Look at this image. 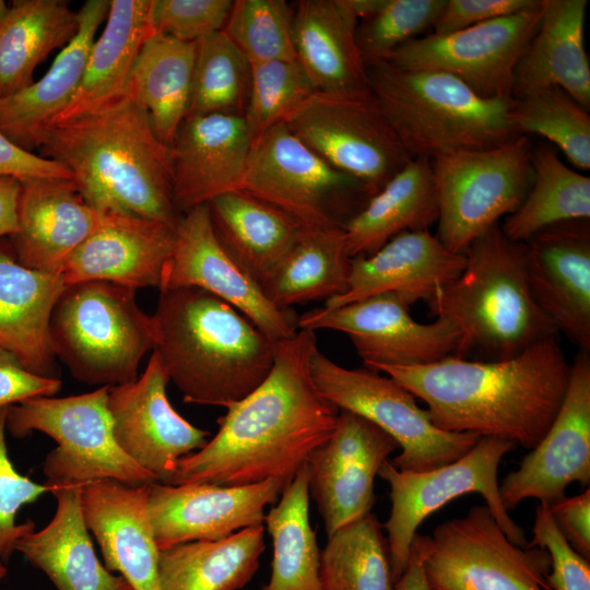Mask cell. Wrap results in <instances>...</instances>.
Segmentation results:
<instances>
[{
    "mask_svg": "<svg viewBox=\"0 0 590 590\" xmlns=\"http://www.w3.org/2000/svg\"><path fill=\"white\" fill-rule=\"evenodd\" d=\"M574 482H590V353L579 351L562 405L541 441L499 484L509 511L527 499L552 504Z\"/></svg>",
    "mask_w": 590,
    "mask_h": 590,
    "instance_id": "19",
    "label": "cell"
},
{
    "mask_svg": "<svg viewBox=\"0 0 590 590\" xmlns=\"http://www.w3.org/2000/svg\"><path fill=\"white\" fill-rule=\"evenodd\" d=\"M570 365L556 335L506 359L449 356L380 371L422 400L437 428L502 438L531 450L562 405Z\"/></svg>",
    "mask_w": 590,
    "mask_h": 590,
    "instance_id": "2",
    "label": "cell"
},
{
    "mask_svg": "<svg viewBox=\"0 0 590 590\" xmlns=\"http://www.w3.org/2000/svg\"><path fill=\"white\" fill-rule=\"evenodd\" d=\"M464 266L465 255L450 251L429 231L403 232L376 252L352 258L346 292L324 302L323 307L335 308L382 293L397 294L410 305L427 302L457 279Z\"/></svg>",
    "mask_w": 590,
    "mask_h": 590,
    "instance_id": "26",
    "label": "cell"
},
{
    "mask_svg": "<svg viewBox=\"0 0 590 590\" xmlns=\"http://www.w3.org/2000/svg\"><path fill=\"white\" fill-rule=\"evenodd\" d=\"M307 462L266 515L272 539L270 580L261 590H326L320 576V550L309 521Z\"/></svg>",
    "mask_w": 590,
    "mask_h": 590,
    "instance_id": "40",
    "label": "cell"
},
{
    "mask_svg": "<svg viewBox=\"0 0 590 590\" xmlns=\"http://www.w3.org/2000/svg\"><path fill=\"white\" fill-rule=\"evenodd\" d=\"M411 548L430 590H552L547 551L512 543L486 505L416 533Z\"/></svg>",
    "mask_w": 590,
    "mask_h": 590,
    "instance_id": "9",
    "label": "cell"
},
{
    "mask_svg": "<svg viewBox=\"0 0 590 590\" xmlns=\"http://www.w3.org/2000/svg\"><path fill=\"white\" fill-rule=\"evenodd\" d=\"M552 517L567 543L590 560V489L548 504Z\"/></svg>",
    "mask_w": 590,
    "mask_h": 590,
    "instance_id": "53",
    "label": "cell"
},
{
    "mask_svg": "<svg viewBox=\"0 0 590 590\" xmlns=\"http://www.w3.org/2000/svg\"><path fill=\"white\" fill-rule=\"evenodd\" d=\"M542 16V0L523 11L446 34L429 33L396 49L385 62L448 73L485 98H509L516 68Z\"/></svg>",
    "mask_w": 590,
    "mask_h": 590,
    "instance_id": "15",
    "label": "cell"
},
{
    "mask_svg": "<svg viewBox=\"0 0 590 590\" xmlns=\"http://www.w3.org/2000/svg\"><path fill=\"white\" fill-rule=\"evenodd\" d=\"M343 227L303 226L296 241L260 283L267 298L288 309L343 295L351 270Z\"/></svg>",
    "mask_w": 590,
    "mask_h": 590,
    "instance_id": "37",
    "label": "cell"
},
{
    "mask_svg": "<svg viewBox=\"0 0 590 590\" xmlns=\"http://www.w3.org/2000/svg\"><path fill=\"white\" fill-rule=\"evenodd\" d=\"M410 306L397 294H377L335 308H312L298 315V329L345 333L366 368L377 371L456 356L457 328L440 318L421 323L410 315Z\"/></svg>",
    "mask_w": 590,
    "mask_h": 590,
    "instance_id": "16",
    "label": "cell"
},
{
    "mask_svg": "<svg viewBox=\"0 0 590 590\" xmlns=\"http://www.w3.org/2000/svg\"><path fill=\"white\" fill-rule=\"evenodd\" d=\"M197 43L151 33L133 63L128 94L169 146L189 111Z\"/></svg>",
    "mask_w": 590,
    "mask_h": 590,
    "instance_id": "36",
    "label": "cell"
},
{
    "mask_svg": "<svg viewBox=\"0 0 590 590\" xmlns=\"http://www.w3.org/2000/svg\"><path fill=\"white\" fill-rule=\"evenodd\" d=\"M150 484L130 486L98 481L82 487L81 505L88 530L104 557L133 590H161L160 548L148 512Z\"/></svg>",
    "mask_w": 590,
    "mask_h": 590,
    "instance_id": "25",
    "label": "cell"
},
{
    "mask_svg": "<svg viewBox=\"0 0 590 590\" xmlns=\"http://www.w3.org/2000/svg\"><path fill=\"white\" fill-rule=\"evenodd\" d=\"M528 135L494 148L460 151L432 161L438 199V239L450 251L470 245L515 212L532 180Z\"/></svg>",
    "mask_w": 590,
    "mask_h": 590,
    "instance_id": "10",
    "label": "cell"
},
{
    "mask_svg": "<svg viewBox=\"0 0 590 590\" xmlns=\"http://www.w3.org/2000/svg\"><path fill=\"white\" fill-rule=\"evenodd\" d=\"M367 74L371 94L412 158L489 149L520 135L511 120L512 97L485 98L448 73L387 62L368 67Z\"/></svg>",
    "mask_w": 590,
    "mask_h": 590,
    "instance_id": "6",
    "label": "cell"
},
{
    "mask_svg": "<svg viewBox=\"0 0 590 590\" xmlns=\"http://www.w3.org/2000/svg\"><path fill=\"white\" fill-rule=\"evenodd\" d=\"M189 286L226 302L275 343L298 331V315L292 308L272 304L260 284L224 249L215 235L208 204L181 214L158 290Z\"/></svg>",
    "mask_w": 590,
    "mask_h": 590,
    "instance_id": "17",
    "label": "cell"
},
{
    "mask_svg": "<svg viewBox=\"0 0 590 590\" xmlns=\"http://www.w3.org/2000/svg\"><path fill=\"white\" fill-rule=\"evenodd\" d=\"M50 342L79 381L114 387L138 378L143 356L154 350L152 316L135 290L104 281L70 284L50 318Z\"/></svg>",
    "mask_w": 590,
    "mask_h": 590,
    "instance_id": "7",
    "label": "cell"
},
{
    "mask_svg": "<svg viewBox=\"0 0 590 590\" xmlns=\"http://www.w3.org/2000/svg\"><path fill=\"white\" fill-rule=\"evenodd\" d=\"M154 352L188 403L228 409L270 374L276 343L247 317L198 287L160 291Z\"/></svg>",
    "mask_w": 590,
    "mask_h": 590,
    "instance_id": "4",
    "label": "cell"
},
{
    "mask_svg": "<svg viewBox=\"0 0 590 590\" xmlns=\"http://www.w3.org/2000/svg\"><path fill=\"white\" fill-rule=\"evenodd\" d=\"M511 120L520 135L539 134L577 168H590L589 110L562 88L551 86L514 98Z\"/></svg>",
    "mask_w": 590,
    "mask_h": 590,
    "instance_id": "43",
    "label": "cell"
},
{
    "mask_svg": "<svg viewBox=\"0 0 590 590\" xmlns=\"http://www.w3.org/2000/svg\"><path fill=\"white\" fill-rule=\"evenodd\" d=\"M286 486L278 479L239 486L151 483L148 512L157 547L215 541L263 524L266 507Z\"/></svg>",
    "mask_w": 590,
    "mask_h": 590,
    "instance_id": "21",
    "label": "cell"
},
{
    "mask_svg": "<svg viewBox=\"0 0 590 590\" xmlns=\"http://www.w3.org/2000/svg\"><path fill=\"white\" fill-rule=\"evenodd\" d=\"M38 148L70 172L98 214L177 225L181 214L173 199L169 148L128 93L94 113L49 127Z\"/></svg>",
    "mask_w": 590,
    "mask_h": 590,
    "instance_id": "3",
    "label": "cell"
},
{
    "mask_svg": "<svg viewBox=\"0 0 590 590\" xmlns=\"http://www.w3.org/2000/svg\"><path fill=\"white\" fill-rule=\"evenodd\" d=\"M169 378L153 351L143 374L109 387L107 409L121 450L162 483L176 462L199 449L210 433L185 420L166 394Z\"/></svg>",
    "mask_w": 590,
    "mask_h": 590,
    "instance_id": "20",
    "label": "cell"
},
{
    "mask_svg": "<svg viewBox=\"0 0 590 590\" xmlns=\"http://www.w3.org/2000/svg\"><path fill=\"white\" fill-rule=\"evenodd\" d=\"M0 178L19 181L35 178L71 179V174L60 163L20 148L0 131Z\"/></svg>",
    "mask_w": 590,
    "mask_h": 590,
    "instance_id": "54",
    "label": "cell"
},
{
    "mask_svg": "<svg viewBox=\"0 0 590 590\" xmlns=\"http://www.w3.org/2000/svg\"><path fill=\"white\" fill-rule=\"evenodd\" d=\"M7 574H8V569L4 563L0 562V581L7 576Z\"/></svg>",
    "mask_w": 590,
    "mask_h": 590,
    "instance_id": "57",
    "label": "cell"
},
{
    "mask_svg": "<svg viewBox=\"0 0 590 590\" xmlns=\"http://www.w3.org/2000/svg\"><path fill=\"white\" fill-rule=\"evenodd\" d=\"M284 123L326 162L358 180L370 197L412 160L370 88L351 94L315 91Z\"/></svg>",
    "mask_w": 590,
    "mask_h": 590,
    "instance_id": "14",
    "label": "cell"
},
{
    "mask_svg": "<svg viewBox=\"0 0 590 590\" xmlns=\"http://www.w3.org/2000/svg\"><path fill=\"white\" fill-rule=\"evenodd\" d=\"M79 28V14L64 0H16L0 20V97L28 85L36 67Z\"/></svg>",
    "mask_w": 590,
    "mask_h": 590,
    "instance_id": "39",
    "label": "cell"
},
{
    "mask_svg": "<svg viewBox=\"0 0 590 590\" xmlns=\"http://www.w3.org/2000/svg\"><path fill=\"white\" fill-rule=\"evenodd\" d=\"M460 275L426 302L430 312L460 333L457 357H514L558 331L535 303L526 274L524 244L496 224L465 251Z\"/></svg>",
    "mask_w": 590,
    "mask_h": 590,
    "instance_id": "5",
    "label": "cell"
},
{
    "mask_svg": "<svg viewBox=\"0 0 590 590\" xmlns=\"http://www.w3.org/2000/svg\"><path fill=\"white\" fill-rule=\"evenodd\" d=\"M109 387L63 398L39 397L8 408L7 430L15 438L34 432L58 446L45 458L43 472L52 487L116 481L130 486L157 482L118 446L107 409Z\"/></svg>",
    "mask_w": 590,
    "mask_h": 590,
    "instance_id": "8",
    "label": "cell"
},
{
    "mask_svg": "<svg viewBox=\"0 0 590 590\" xmlns=\"http://www.w3.org/2000/svg\"><path fill=\"white\" fill-rule=\"evenodd\" d=\"M512 441L481 437L455 461L428 470H399L387 460L378 476L390 487L391 509L382 528L387 531L394 583L408 567L413 538L422 522L450 500L469 493L485 499L498 526L519 546L528 544L523 530L509 516L499 495L498 468L515 448Z\"/></svg>",
    "mask_w": 590,
    "mask_h": 590,
    "instance_id": "11",
    "label": "cell"
},
{
    "mask_svg": "<svg viewBox=\"0 0 590 590\" xmlns=\"http://www.w3.org/2000/svg\"><path fill=\"white\" fill-rule=\"evenodd\" d=\"M539 0H446L433 33L446 34L515 14Z\"/></svg>",
    "mask_w": 590,
    "mask_h": 590,
    "instance_id": "51",
    "label": "cell"
},
{
    "mask_svg": "<svg viewBox=\"0 0 590 590\" xmlns=\"http://www.w3.org/2000/svg\"><path fill=\"white\" fill-rule=\"evenodd\" d=\"M239 190L287 213L303 226L343 227L370 198L285 123L253 139Z\"/></svg>",
    "mask_w": 590,
    "mask_h": 590,
    "instance_id": "12",
    "label": "cell"
},
{
    "mask_svg": "<svg viewBox=\"0 0 590 590\" xmlns=\"http://www.w3.org/2000/svg\"><path fill=\"white\" fill-rule=\"evenodd\" d=\"M150 4L151 0H110L105 27L90 50L78 88L49 127L94 113L128 93L135 58L153 33Z\"/></svg>",
    "mask_w": 590,
    "mask_h": 590,
    "instance_id": "33",
    "label": "cell"
},
{
    "mask_svg": "<svg viewBox=\"0 0 590 590\" xmlns=\"http://www.w3.org/2000/svg\"><path fill=\"white\" fill-rule=\"evenodd\" d=\"M264 550L263 524L161 550V590H240L259 569Z\"/></svg>",
    "mask_w": 590,
    "mask_h": 590,
    "instance_id": "38",
    "label": "cell"
},
{
    "mask_svg": "<svg viewBox=\"0 0 590 590\" xmlns=\"http://www.w3.org/2000/svg\"><path fill=\"white\" fill-rule=\"evenodd\" d=\"M357 46L366 68L385 62L400 46L433 30L446 0H352Z\"/></svg>",
    "mask_w": 590,
    "mask_h": 590,
    "instance_id": "45",
    "label": "cell"
},
{
    "mask_svg": "<svg viewBox=\"0 0 590 590\" xmlns=\"http://www.w3.org/2000/svg\"><path fill=\"white\" fill-rule=\"evenodd\" d=\"M208 208L224 249L259 284L285 257L303 228L287 213L243 190L217 196Z\"/></svg>",
    "mask_w": 590,
    "mask_h": 590,
    "instance_id": "35",
    "label": "cell"
},
{
    "mask_svg": "<svg viewBox=\"0 0 590 590\" xmlns=\"http://www.w3.org/2000/svg\"><path fill=\"white\" fill-rule=\"evenodd\" d=\"M176 226L125 215H102L96 229L64 261L67 285L104 281L133 290L158 287Z\"/></svg>",
    "mask_w": 590,
    "mask_h": 590,
    "instance_id": "24",
    "label": "cell"
},
{
    "mask_svg": "<svg viewBox=\"0 0 590 590\" xmlns=\"http://www.w3.org/2000/svg\"><path fill=\"white\" fill-rule=\"evenodd\" d=\"M398 448L397 441L370 421L339 410L332 435L307 460L309 497L327 535L371 511L376 476Z\"/></svg>",
    "mask_w": 590,
    "mask_h": 590,
    "instance_id": "18",
    "label": "cell"
},
{
    "mask_svg": "<svg viewBox=\"0 0 590 590\" xmlns=\"http://www.w3.org/2000/svg\"><path fill=\"white\" fill-rule=\"evenodd\" d=\"M587 5V0H542L539 27L515 71L512 98L556 86L590 109Z\"/></svg>",
    "mask_w": 590,
    "mask_h": 590,
    "instance_id": "32",
    "label": "cell"
},
{
    "mask_svg": "<svg viewBox=\"0 0 590 590\" xmlns=\"http://www.w3.org/2000/svg\"><path fill=\"white\" fill-rule=\"evenodd\" d=\"M533 180L519 208L500 225L516 243L563 222L590 220V178L568 167L552 146L531 151Z\"/></svg>",
    "mask_w": 590,
    "mask_h": 590,
    "instance_id": "41",
    "label": "cell"
},
{
    "mask_svg": "<svg viewBox=\"0 0 590 590\" xmlns=\"http://www.w3.org/2000/svg\"><path fill=\"white\" fill-rule=\"evenodd\" d=\"M82 486L52 487L57 507L39 531H28L15 545L30 564L40 569L57 590H133L99 562L86 526Z\"/></svg>",
    "mask_w": 590,
    "mask_h": 590,
    "instance_id": "31",
    "label": "cell"
},
{
    "mask_svg": "<svg viewBox=\"0 0 590 590\" xmlns=\"http://www.w3.org/2000/svg\"><path fill=\"white\" fill-rule=\"evenodd\" d=\"M438 220L432 161L413 157L343 226L351 258L376 252L408 231H428Z\"/></svg>",
    "mask_w": 590,
    "mask_h": 590,
    "instance_id": "34",
    "label": "cell"
},
{
    "mask_svg": "<svg viewBox=\"0 0 590 590\" xmlns=\"http://www.w3.org/2000/svg\"><path fill=\"white\" fill-rule=\"evenodd\" d=\"M293 5L284 0H235L223 31L248 62L297 61Z\"/></svg>",
    "mask_w": 590,
    "mask_h": 590,
    "instance_id": "46",
    "label": "cell"
},
{
    "mask_svg": "<svg viewBox=\"0 0 590 590\" xmlns=\"http://www.w3.org/2000/svg\"><path fill=\"white\" fill-rule=\"evenodd\" d=\"M252 141L244 115H188L168 146L178 212L239 190Z\"/></svg>",
    "mask_w": 590,
    "mask_h": 590,
    "instance_id": "23",
    "label": "cell"
},
{
    "mask_svg": "<svg viewBox=\"0 0 590 590\" xmlns=\"http://www.w3.org/2000/svg\"><path fill=\"white\" fill-rule=\"evenodd\" d=\"M7 414L8 408L0 409V562L2 563L9 562L15 552L17 540L35 529V523L31 520L24 523L16 522L20 509L52 489L51 485L38 484L15 469L5 441Z\"/></svg>",
    "mask_w": 590,
    "mask_h": 590,
    "instance_id": "48",
    "label": "cell"
},
{
    "mask_svg": "<svg viewBox=\"0 0 590 590\" xmlns=\"http://www.w3.org/2000/svg\"><path fill=\"white\" fill-rule=\"evenodd\" d=\"M110 1L87 0L79 14V28L50 69L27 87L0 97V131L20 148H38L42 134L74 95L99 25Z\"/></svg>",
    "mask_w": 590,
    "mask_h": 590,
    "instance_id": "29",
    "label": "cell"
},
{
    "mask_svg": "<svg viewBox=\"0 0 590 590\" xmlns=\"http://www.w3.org/2000/svg\"><path fill=\"white\" fill-rule=\"evenodd\" d=\"M232 0H151L150 25L153 33L197 43L222 31Z\"/></svg>",
    "mask_w": 590,
    "mask_h": 590,
    "instance_id": "49",
    "label": "cell"
},
{
    "mask_svg": "<svg viewBox=\"0 0 590 590\" xmlns=\"http://www.w3.org/2000/svg\"><path fill=\"white\" fill-rule=\"evenodd\" d=\"M249 91L250 63L223 30L197 42L188 115H244Z\"/></svg>",
    "mask_w": 590,
    "mask_h": 590,
    "instance_id": "44",
    "label": "cell"
},
{
    "mask_svg": "<svg viewBox=\"0 0 590 590\" xmlns=\"http://www.w3.org/2000/svg\"><path fill=\"white\" fill-rule=\"evenodd\" d=\"M69 178L20 181L17 229L12 250L24 267L60 273L70 253L101 223Z\"/></svg>",
    "mask_w": 590,
    "mask_h": 590,
    "instance_id": "27",
    "label": "cell"
},
{
    "mask_svg": "<svg viewBox=\"0 0 590 590\" xmlns=\"http://www.w3.org/2000/svg\"><path fill=\"white\" fill-rule=\"evenodd\" d=\"M394 590H430L416 552L411 548L408 567L394 583Z\"/></svg>",
    "mask_w": 590,
    "mask_h": 590,
    "instance_id": "56",
    "label": "cell"
},
{
    "mask_svg": "<svg viewBox=\"0 0 590 590\" xmlns=\"http://www.w3.org/2000/svg\"><path fill=\"white\" fill-rule=\"evenodd\" d=\"M310 371L319 392L339 410L370 421L398 444L390 462L399 470L428 471L465 455L481 438L471 433L437 428L415 397L393 378L369 368H345L318 347Z\"/></svg>",
    "mask_w": 590,
    "mask_h": 590,
    "instance_id": "13",
    "label": "cell"
},
{
    "mask_svg": "<svg viewBox=\"0 0 590 590\" xmlns=\"http://www.w3.org/2000/svg\"><path fill=\"white\" fill-rule=\"evenodd\" d=\"M19 194V180L0 178V239L12 236L17 229Z\"/></svg>",
    "mask_w": 590,
    "mask_h": 590,
    "instance_id": "55",
    "label": "cell"
},
{
    "mask_svg": "<svg viewBox=\"0 0 590 590\" xmlns=\"http://www.w3.org/2000/svg\"><path fill=\"white\" fill-rule=\"evenodd\" d=\"M317 347L316 333L308 329L276 343L264 381L229 406L215 436L180 458L162 483L239 486L278 479L288 485L330 438L339 414L311 377Z\"/></svg>",
    "mask_w": 590,
    "mask_h": 590,
    "instance_id": "1",
    "label": "cell"
},
{
    "mask_svg": "<svg viewBox=\"0 0 590 590\" xmlns=\"http://www.w3.org/2000/svg\"><path fill=\"white\" fill-rule=\"evenodd\" d=\"M590 220L551 225L524 244L531 294L579 351L590 353Z\"/></svg>",
    "mask_w": 590,
    "mask_h": 590,
    "instance_id": "22",
    "label": "cell"
},
{
    "mask_svg": "<svg viewBox=\"0 0 590 590\" xmlns=\"http://www.w3.org/2000/svg\"><path fill=\"white\" fill-rule=\"evenodd\" d=\"M67 286L60 273L28 269L0 244V349L39 376L58 378L50 318Z\"/></svg>",
    "mask_w": 590,
    "mask_h": 590,
    "instance_id": "30",
    "label": "cell"
},
{
    "mask_svg": "<svg viewBox=\"0 0 590 590\" xmlns=\"http://www.w3.org/2000/svg\"><path fill=\"white\" fill-rule=\"evenodd\" d=\"M315 92L298 61L250 64V91L245 119L252 139L288 117Z\"/></svg>",
    "mask_w": 590,
    "mask_h": 590,
    "instance_id": "47",
    "label": "cell"
},
{
    "mask_svg": "<svg viewBox=\"0 0 590 590\" xmlns=\"http://www.w3.org/2000/svg\"><path fill=\"white\" fill-rule=\"evenodd\" d=\"M382 526L370 511L328 535L320 551L326 590H394Z\"/></svg>",
    "mask_w": 590,
    "mask_h": 590,
    "instance_id": "42",
    "label": "cell"
},
{
    "mask_svg": "<svg viewBox=\"0 0 590 590\" xmlns=\"http://www.w3.org/2000/svg\"><path fill=\"white\" fill-rule=\"evenodd\" d=\"M358 15L352 0H300L293 5V43L314 90L351 94L369 88L357 46Z\"/></svg>",
    "mask_w": 590,
    "mask_h": 590,
    "instance_id": "28",
    "label": "cell"
},
{
    "mask_svg": "<svg viewBox=\"0 0 590 590\" xmlns=\"http://www.w3.org/2000/svg\"><path fill=\"white\" fill-rule=\"evenodd\" d=\"M61 388L59 378L27 370L15 356L0 349V409L39 397H54Z\"/></svg>",
    "mask_w": 590,
    "mask_h": 590,
    "instance_id": "52",
    "label": "cell"
},
{
    "mask_svg": "<svg viewBox=\"0 0 590 590\" xmlns=\"http://www.w3.org/2000/svg\"><path fill=\"white\" fill-rule=\"evenodd\" d=\"M529 546L542 547L551 558L547 582L552 590H590V564L564 539L552 517L550 506L539 502Z\"/></svg>",
    "mask_w": 590,
    "mask_h": 590,
    "instance_id": "50",
    "label": "cell"
}]
</instances>
